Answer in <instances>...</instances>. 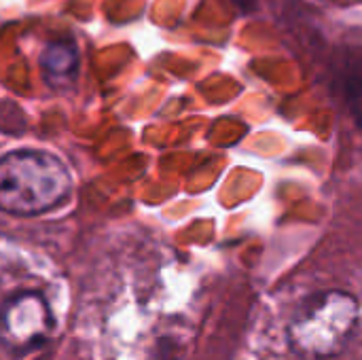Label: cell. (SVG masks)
<instances>
[{
	"mask_svg": "<svg viewBox=\"0 0 362 360\" xmlns=\"http://www.w3.org/2000/svg\"><path fill=\"white\" fill-rule=\"evenodd\" d=\"M231 2H235L242 11H252L255 8V0H231Z\"/></svg>",
	"mask_w": 362,
	"mask_h": 360,
	"instance_id": "5b68a950",
	"label": "cell"
},
{
	"mask_svg": "<svg viewBox=\"0 0 362 360\" xmlns=\"http://www.w3.org/2000/svg\"><path fill=\"white\" fill-rule=\"evenodd\" d=\"M40 70L53 89H66L74 85L78 72V51L72 40H53L40 53Z\"/></svg>",
	"mask_w": 362,
	"mask_h": 360,
	"instance_id": "277c9868",
	"label": "cell"
},
{
	"mask_svg": "<svg viewBox=\"0 0 362 360\" xmlns=\"http://www.w3.org/2000/svg\"><path fill=\"white\" fill-rule=\"evenodd\" d=\"M358 331V301L346 291L308 297L288 323L291 350L303 360H331L346 352Z\"/></svg>",
	"mask_w": 362,
	"mask_h": 360,
	"instance_id": "7a4b0ae2",
	"label": "cell"
},
{
	"mask_svg": "<svg viewBox=\"0 0 362 360\" xmlns=\"http://www.w3.org/2000/svg\"><path fill=\"white\" fill-rule=\"evenodd\" d=\"M72 193L68 168L47 151H13L0 157V210L38 216L62 206Z\"/></svg>",
	"mask_w": 362,
	"mask_h": 360,
	"instance_id": "6da1fadb",
	"label": "cell"
},
{
	"mask_svg": "<svg viewBox=\"0 0 362 360\" xmlns=\"http://www.w3.org/2000/svg\"><path fill=\"white\" fill-rule=\"evenodd\" d=\"M53 318L47 301L38 293L11 297L0 312V339L15 352L42 346L51 333Z\"/></svg>",
	"mask_w": 362,
	"mask_h": 360,
	"instance_id": "3957f363",
	"label": "cell"
}]
</instances>
